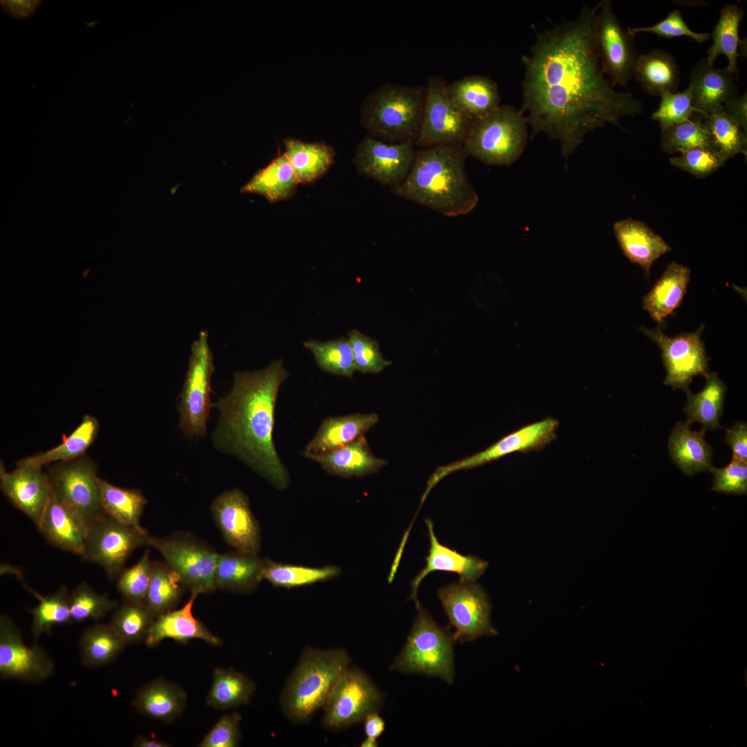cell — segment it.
<instances>
[{"label": "cell", "instance_id": "25", "mask_svg": "<svg viewBox=\"0 0 747 747\" xmlns=\"http://www.w3.org/2000/svg\"><path fill=\"white\" fill-rule=\"evenodd\" d=\"M191 593L187 602L181 608L170 610L156 617L151 624L144 640L147 647H156L165 639H172L187 644L192 639H200L212 646L221 645L219 638L213 634L192 613L197 597Z\"/></svg>", "mask_w": 747, "mask_h": 747}, {"label": "cell", "instance_id": "26", "mask_svg": "<svg viewBox=\"0 0 747 747\" xmlns=\"http://www.w3.org/2000/svg\"><path fill=\"white\" fill-rule=\"evenodd\" d=\"M303 456L317 462L330 474L359 477L375 473L388 461L375 456L365 436L337 449L322 453L303 452Z\"/></svg>", "mask_w": 747, "mask_h": 747}, {"label": "cell", "instance_id": "52", "mask_svg": "<svg viewBox=\"0 0 747 747\" xmlns=\"http://www.w3.org/2000/svg\"><path fill=\"white\" fill-rule=\"evenodd\" d=\"M356 371L362 374H378L391 365L380 351L378 342L357 329L347 332Z\"/></svg>", "mask_w": 747, "mask_h": 747}, {"label": "cell", "instance_id": "43", "mask_svg": "<svg viewBox=\"0 0 747 747\" xmlns=\"http://www.w3.org/2000/svg\"><path fill=\"white\" fill-rule=\"evenodd\" d=\"M342 571L336 566L310 567L283 564L264 560L263 579L277 587L292 589L326 581L338 576Z\"/></svg>", "mask_w": 747, "mask_h": 747}, {"label": "cell", "instance_id": "12", "mask_svg": "<svg viewBox=\"0 0 747 747\" xmlns=\"http://www.w3.org/2000/svg\"><path fill=\"white\" fill-rule=\"evenodd\" d=\"M147 546L155 548L165 562L179 576L181 583L197 595L212 593L217 588L214 571L218 553L196 539L174 535L165 537L150 536Z\"/></svg>", "mask_w": 747, "mask_h": 747}, {"label": "cell", "instance_id": "2", "mask_svg": "<svg viewBox=\"0 0 747 747\" xmlns=\"http://www.w3.org/2000/svg\"><path fill=\"white\" fill-rule=\"evenodd\" d=\"M288 376L282 360L255 371H237L230 393L213 403L220 413L214 446L234 454L275 488L284 490L290 475L273 441L279 390Z\"/></svg>", "mask_w": 747, "mask_h": 747}, {"label": "cell", "instance_id": "3", "mask_svg": "<svg viewBox=\"0 0 747 747\" xmlns=\"http://www.w3.org/2000/svg\"><path fill=\"white\" fill-rule=\"evenodd\" d=\"M463 146L418 149L413 165L394 195L447 216L468 214L479 201L468 178Z\"/></svg>", "mask_w": 747, "mask_h": 747}, {"label": "cell", "instance_id": "33", "mask_svg": "<svg viewBox=\"0 0 747 747\" xmlns=\"http://www.w3.org/2000/svg\"><path fill=\"white\" fill-rule=\"evenodd\" d=\"M448 91L456 105L472 121L500 105L498 85L488 76L463 77L448 84Z\"/></svg>", "mask_w": 747, "mask_h": 747}, {"label": "cell", "instance_id": "35", "mask_svg": "<svg viewBox=\"0 0 747 747\" xmlns=\"http://www.w3.org/2000/svg\"><path fill=\"white\" fill-rule=\"evenodd\" d=\"M633 76L649 95L676 92L680 83L679 66L670 53L660 48L637 56Z\"/></svg>", "mask_w": 747, "mask_h": 747}, {"label": "cell", "instance_id": "17", "mask_svg": "<svg viewBox=\"0 0 747 747\" xmlns=\"http://www.w3.org/2000/svg\"><path fill=\"white\" fill-rule=\"evenodd\" d=\"M558 427L557 420L547 417L520 427L480 452L437 468L427 481L421 499L425 500L434 486L452 472L477 468L514 452L542 449L556 438Z\"/></svg>", "mask_w": 747, "mask_h": 747}, {"label": "cell", "instance_id": "22", "mask_svg": "<svg viewBox=\"0 0 747 747\" xmlns=\"http://www.w3.org/2000/svg\"><path fill=\"white\" fill-rule=\"evenodd\" d=\"M739 78L726 68H719L702 58L689 75V85L695 113L703 118L719 105L738 96Z\"/></svg>", "mask_w": 747, "mask_h": 747}, {"label": "cell", "instance_id": "27", "mask_svg": "<svg viewBox=\"0 0 747 747\" xmlns=\"http://www.w3.org/2000/svg\"><path fill=\"white\" fill-rule=\"evenodd\" d=\"M614 232L625 257L649 276L653 263L671 247L646 223L631 218L616 221Z\"/></svg>", "mask_w": 747, "mask_h": 747}, {"label": "cell", "instance_id": "45", "mask_svg": "<svg viewBox=\"0 0 747 747\" xmlns=\"http://www.w3.org/2000/svg\"><path fill=\"white\" fill-rule=\"evenodd\" d=\"M304 347L313 355L318 367L324 372L352 378L356 371L349 339L340 337L324 342L308 340Z\"/></svg>", "mask_w": 747, "mask_h": 747}, {"label": "cell", "instance_id": "44", "mask_svg": "<svg viewBox=\"0 0 747 747\" xmlns=\"http://www.w3.org/2000/svg\"><path fill=\"white\" fill-rule=\"evenodd\" d=\"M184 586L178 574L165 562H153L152 573L144 605L156 618L172 610Z\"/></svg>", "mask_w": 747, "mask_h": 747}, {"label": "cell", "instance_id": "10", "mask_svg": "<svg viewBox=\"0 0 747 747\" xmlns=\"http://www.w3.org/2000/svg\"><path fill=\"white\" fill-rule=\"evenodd\" d=\"M425 86L424 111L418 136L414 142L416 147L463 145L473 121L451 98L444 77L430 75Z\"/></svg>", "mask_w": 747, "mask_h": 747}, {"label": "cell", "instance_id": "18", "mask_svg": "<svg viewBox=\"0 0 747 747\" xmlns=\"http://www.w3.org/2000/svg\"><path fill=\"white\" fill-rule=\"evenodd\" d=\"M416 151L413 142L391 143L367 135L358 143L353 163L358 174L373 179L393 192L409 174Z\"/></svg>", "mask_w": 747, "mask_h": 747}, {"label": "cell", "instance_id": "28", "mask_svg": "<svg viewBox=\"0 0 747 747\" xmlns=\"http://www.w3.org/2000/svg\"><path fill=\"white\" fill-rule=\"evenodd\" d=\"M379 421L376 413L329 417L320 424L304 452L322 453L347 445L363 436Z\"/></svg>", "mask_w": 747, "mask_h": 747}, {"label": "cell", "instance_id": "47", "mask_svg": "<svg viewBox=\"0 0 747 747\" xmlns=\"http://www.w3.org/2000/svg\"><path fill=\"white\" fill-rule=\"evenodd\" d=\"M661 129V147L667 154H681L695 148L714 150L706 122L695 115L686 121Z\"/></svg>", "mask_w": 747, "mask_h": 747}, {"label": "cell", "instance_id": "49", "mask_svg": "<svg viewBox=\"0 0 747 747\" xmlns=\"http://www.w3.org/2000/svg\"><path fill=\"white\" fill-rule=\"evenodd\" d=\"M154 619L144 603L124 601L116 609L109 625L126 644L138 643L145 640Z\"/></svg>", "mask_w": 747, "mask_h": 747}, {"label": "cell", "instance_id": "31", "mask_svg": "<svg viewBox=\"0 0 747 747\" xmlns=\"http://www.w3.org/2000/svg\"><path fill=\"white\" fill-rule=\"evenodd\" d=\"M690 279V269L676 261L670 263L650 291L643 299V308L659 324L679 306Z\"/></svg>", "mask_w": 747, "mask_h": 747}, {"label": "cell", "instance_id": "20", "mask_svg": "<svg viewBox=\"0 0 747 747\" xmlns=\"http://www.w3.org/2000/svg\"><path fill=\"white\" fill-rule=\"evenodd\" d=\"M211 511L224 540L236 551L258 553L259 527L241 490L234 488L221 493L213 501Z\"/></svg>", "mask_w": 747, "mask_h": 747}, {"label": "cell", "instance_id": "40", "mask_svg": "<svg viewBox=\"0 0 747 747\" xmlns=\"http://www.w3.org/2000/svg\"><path fill=\"white\" fill-rule=\"evenodd\" d=\"M256 690L255 683L233 669L216 668L207 697V705L216 710H228L248 704Z\"/></svg>", "mask_w": 747, "mask_h": 747}, {"label": "cell", "instance_id": "46", "mask_svg": "<svg viewBox=\"0 0 747 747\" xmlns=\"http://www.w3.org/2000/svg\"><path fill=\"white\" fill-rule=\"evenodd\" d=\"M703 119L708 128L713 148L726 160L739 154L746 156V131L725 113L722 105Z\"/></svg>", "mask_w": 747, "mask_h": 747}, {"label": "cell", "instance_id": "42", "mask_svg": "<svg viewBox=\"0 0 747 747\" xmlns=\"http://www.w3.org/2000/svg\"><path fill=\"white\" fill-rule=\"evenodd\" d=\"M126 645L110 625L98 624L89 627L80 640L82 663L91 668L106 665L119 656Z\"/></svg>", "mask_w": 747, "mask_h": 747}, {"label": "cell", "instance_id": "34", "mask_svg": "<svg viewBox=\"0 0 747 747\" xmlns=\"http://www.w3.org/2000/svg\"><path fill=\"white\" fill-rule=\"evenodd\" d=\"M744 16V12L738 2L725 4L721 8L719 20L710 35L712 43L706 57L708 62L713 64L719 55H725L728 60L726 68L738 78L737 59L740 56L746 57V39L741 40L739 37V24Z\"/></svg>", "mask_w": 747, "mask_h": 747}, {"label": "cell", "instance_id": "24", "mask_svg": "<svg viewBox=\"0 0 747 747\" xmlns=\"http://www.w3.org/2000/svg\"><path fill=\"white\" fill-rule=\"evenodd\" d=\"M427 527L430 548L426 557L425 566L412 581V593L409 598L415 602L418 599V587L423 580L434 571L456 573L460 580L475 582L486 571L488 563L477 556L464 555L439 542L434 531V523L430 519L425 520Z\"/></svg>", "mask_w": 747, "mask_h": 747}, {"label": "cell", "instance_id": "50", "mask_svg": "<svg viewBox=\"0 0 747 747\" xmlns=\"http://www.w3.org/2000/svg\"><path fill=\"white\" fill-rule=\"evenodd\" d=\"M69 605L73 621L82 622L103 618L116 607L117 602L107 593H96L82 582L69 594Z\"/></svg>", "mask_w": 747, "mask_h": 747}, {"label": "cell", "instance_id": "59", "mask_svg": "<svg viewBox=\"0 0 747 747\" xmlns=\"http://www.w3.org/2000/svg\"><path fill=\"white\" fill-rule=\"evenodd\" d=\"M42 3V1H1L4 12L17 19L31 17Z\"/></svg>", "mask_w": 747, "mask_h": 747}, {"label": "cell", "instance_id": "5", "mask_svg": "<svg viewBox=\"0 0 747 747\" xmlns=\"http://www.w3.org/2000/svg\"><path fill=\"white\" fill-rule=\"evenodd\" d=\"M426 95L423 85L386 82L370 91L360 109L367 135L391 143L413 142L421 128Z\"/></svg>", "mask_w": 747, "mask_h": 747}, {"label": "cell", "instance_id": "57", "mask_svg": "<svg viewBox=\"0 0 747 747\" xmlns=\"http://www.w3.org/2000/svg\"><path fill=\"white\" fill-rule=\"evenodd\" d=\"M241 715L237 712L223 715L204 736L199 747H235L241 739Z\"/></svg>", "mask_w": 747, "mask_h": 747}, {"label": "cell", "instance_id": "19", "mask_svg": "<svg viewBox=\"0 0 747 747\" xmlns=\"http://www.w3.org/2000/svg\"><path fill=\"white\" fill-rule=\"evenodd\" d=\"M55 665L37 645L28 646L12 618L0 617V674L4 679L39 683L53 676Z\"/></svg>", "mask_w": 747, "mask_h": 747}, {"label": "cell", "instance_id": "15", "mask_svg": "<svg viewBox=\"0 0 747 747\" xmlns=\"http://www.w3.org/2000/svg\"><path fill=\"white\" fill-rule=\"evenodd\" d=\"M593 37L600 64L613 86H625L633 77L637 58L634 37L625 30L609 0L596 5Z\"/></svg>", "mask_w": 747, "mask_h": 747}, {"label": "cell", "instance_id": "11", "mask_svg": "<svg viewBox=\"0 0 747 747\" xmlns=\"http://www.w3.org/2000/svg\"><path fill=\"white\" fill-rule=\"evenodd\" d=\"M437 596L455 631L454 642H470L498 634L493 627L492 605L484 589L476 581L459 580L438 589Z\"/></svg>", "mask_w": 747, "mask_h": 747}, {"label": "cell", "instance_id": "60", "mask_svg": "<svg viewBox=\"0 0 747 747\" xmlns=\"http://www.w3.org/2000/svg\"><path fill=\"white\" fill-rule=\"evenodd\" d=\"M365 739L361 743L362 747L378 746L377 739L385 729V722L378 712L369 714L363 720Z\"/></svg>", "mask_w": 747, "mask_h": 747}, {"label": "cell", "instance_id": "56", "mask_svg": "<svg viewBox=\"0 0 747 747\" xmlns=\"http://www.w3.org/2000/svg\"><path fill=\"white\" fill-rule=\"evenodd\" d=\"M714 476L712 490L719 493L746 495L747 463L732 459L726 467L710 469Z\"/></svg>", "mask_w": 747, "mask_h": 747}, {"label": "cell", "instance_id": "30", "mask_svg": "<svg viewBox=\"0 0 747 747\" xmlns=\"http://www.w3.org/2000/svg\"><path fill=\"white\" fill-rule=\"evenodd\" d=\"M706 431H692L690 425L679 422L668 440V451L672 461L688 476L709 471L713 450L704 439Z\"/></svg>", "mask_w": 747, "mask_h": 747}, {"label": "cell", "instance_id": "37", "mask_svg": "<svg viewBox=\"0 0 747 747\" xmlns=\"http://www.w3.org/2000/svg\"><path fill=\"white\" fill-rule=\"evenodd\" d=\"M299 184L292 165L283 153L259 169L241 192L259 194L270 203H277L292 198Z\"/></svg>", "mask_w": 747, "mask_h": 747}, {"label": "cell", "instance_id": "32", "mask_svg": "<svg viewBox=\"0 0 747 747\" xmlns=\"http://www.w3.org/2000/svg\"><path fill=\"white\" fill-rule=\"evenodd\" d=\"M264 566V560L258 553L219 554L214 571L216 588L240 593L252 591L263 580Z\"/></svg>", "mask_w": 747, "mask_h": 747}, {"label": "cell", "instance_id": "9", "mask_svg": "<svg viewBox=\"0 0 747 747\" xmlns=\"http://www.w3.org/2000/svg\"><path fill=\"white\" fill-rule=\"evenodd\" d=\"M385 694L361 668L349 665L333 686L324 707L322 725L339 730L355 725L384 705Z\"/></svg>", "mask_w": 747, "mask_h": 747}, {"label": "cell", "instance_id": "13", "mask_svg": "<svg viewBox=\"0 0 747 747\" xmlns=\"http://www.w3.org/2000/svg\"><path fill=\"white\" fill-rule=\"evenodd\" d=\"M149 537L145 529L125 525L104 514L90 525L80 556L101 566L111 579H116L132 552L147 545Z\"/></svg>", "mask_w": 747, "mask_h": 747}, {"label": "cell", "instance_id": "38", "mask_svg": "<svg viewBox=\"0 0 747 747\" xmlns=\"http://www.w3.org/2000/svg\"><path fill=\"white\" fill-rule=\"evenodd\" d=\"M704 388L697 394L686 391L687 402L683 407L689 425L699 423L702 429L714 430L723 428L719 419L723 410L726 387L715 372L709 373L706 377Z\"/></svg>", "mask_w": 747, "mask_h": 747}, {"label": "cell", "instance_id": "7", "mask_svg": "<svg viewBox=\"0 0 747 747\" xmlns=\"http://www.w3.org/2000/svg\"><path fill=\"white\" fill-rule=\"evenodd\" d=\"M527 118L521 110L499 105L474 120L463 144L467 156L490 165H510L527 142Z\"/></svg>", "mask_w": 747, "mask_h": 747}, {"label": "cell", "instance_id": "23", "mask_svg": "<svg viewBox=\"0 0 747 747\" xmlns=\"http://www.w3.org/2000/svg\"><path fill=\"white\" fill-rule=\"evenodd\" d=\"M37 527L53 546L80 555L90 524L77 510L52 494Z\"/></svg>", "mask_w": 747, "mask_h": 747}, {"label": "cell", "instance_id": "51", "mask_svg": "<svg viewBox=\"0 0 747 747\" xmlns=\"http://www.w3.org/2000/svg\"><path fill=\"white\" fill-rule=\"evenodd\" d=\"M152 567L153 562L149 558V551L147 550L135 565L124 569L117 578V589L124 601L144 603Z\"/></svg>", "mask_w": 747, "mask_h": 747}, {"label": "cell", "instance_id": "21", "mask_svg": "<svg viewBox=\"0 0 747 747\" xmlns=\"http://www.w3.org/2000/svg\"><path fill=\"white\" fill-rule=\"evenodd\" d=\"M0 487L12 504L37 526L52 495L46 472L21 460L7 472L1 461Z\"/></svg>", "mask_w": 747, "mask_h": 747}, {"label": "cell", "instance_id": "8", "mask_svg": "<svg viewBox=\"0 0 747 747\" xmlns=\"http://www.w3.org/2000/svg\"><path fill=\"white\" fill-rule=\"evenodd\" d=\"M214 371L208 334L202 331L191 347L188 369L178 404L179 428L187 436L204 437L207 433V422L213 407L210 395Z\"/></svg>", "mask_w": 747, "mask_h": 747}, {"label": "cell", "instance_id": "6", "mask_svg": "<svg viewBox=\"0 0 747 747\" xmlns=\"http://www.w3.org/2000/svg\"><path fill=\"white\" fill-rule=\"evenodd\" d=\"M415 605L417 614L412 629L390 670L437 677L452 684L455 676L452 634L436 624L419 600Z\"/></svg>", "mask_w": 747, "mask_h": 747}, {"label": "cell", "instance_id": "16", "mask_svg": "<svg viewBox=\"0 0 747 747\" xmlns=\"http://www.w3.org/2000/svg\"><path fill=\"white\" fill-rule=\"evenodd\" d=\"M703 329L704 326L701 324L694 332L670 337L663 332L660 324L656 329L639 328L661 351L666 370L665 385L686 391L694 376L706 378L710 373L708 358L701 338Z\"/></svg>", "mask_w": 747, "mask_h": 747}, {"label": "cell", "instance_id": "62", "mask_svg": "<svg viewBox=\"0 0 747 747\" xmlns=\"http://www.w3.org/2000/svg\"><path fill=\"white\" fill-rule=\"evenodd\" d=\"M133 746L136 747H169L168 743L154 738L138 735L135 739Z\"/></svg>", "mask_w": 747, "mask_h": 747}, {"label": "cell", "instance_id": "41", "mask_svg": "<svg viewBox=\"0 0 747 747\" xmlns=\"http://www.w3.org/2000/svg\"><path fill=\"white\" fill-rule=\"evenodd\" d=\"M100 501L105 514L125 525L143 529L140 519L147 499L138 489L116 486L100 478Z\"/></svg>", "mask_w": 747, "mask_h": 747}, {"label": "cell", "instance_id": "53", "mask_svg": "<svg viewBox=\"0 0 747 747\" xmlns=\"http://www.w3.org/2000/svg\"><path fill=\"white\" fill-rule=\"evenodd\" d=\"M660 97L659 105L651 119L657 121L661 128L686 121L695 114L688 88L680 92H667Z\"/></svg>", "mask_w": 747, "mask_h": 747}, {"label": "cell", "instance_id": "39", "mask_svg": "<svg viewBox=\"0 0 747 747\" xmlns=\"http://www.w3.org/2000/svg\"><path fill=\"white\" fill-rule=\"evenodd\" d=\"M100 429L98 419L85 414L80 424L57 446L21 459L24 462L42 468L44 465L68 461L85 455L96 439Z\"/></svg>", "mask_w": 747, "mask_h": 747}, {"label": "cell", "instance_id": "29", "mask_svg": "<svg viewBox=\"0 0 747 747\" xmlns=\"http://www.w3.org/2000/svg\"><path fill=\"white\" fill-rule=\"evenodd\" d=\"M186 702V693L178 685L156 679L138 691L133 706L142 715L169 723L181 715Z\"/></svg>", "mask_w": 747, "mask_h": 747}, {"label": "cell", "instance_id": "58", "mask_svg": "<svg viewBox=\"0 0 747 747\" xmlns=\"http://www.w3.org/2000/svg\"><path fill=\"white\" fill-rule=\"evenodd\" d=\"M725 441L732 450V459L747 463V424L737 422L727 430Z\"/></svg>", "mask_w": 747, "mask_h": 747}, {"label": "cell", "instance_id": "36", "mask_svg": "<svg viewBox=\"0 0 747 747\" xmlns=\"http://www.w3.org/2000/svg\"><path fill=\"white\" fill-rule=\"evenodd\" d=\"M287 156L299 183H312L324 176L333 165L335 152L324 142H308L293 138L284 140Z\"/></svg>", "mask_w": 747, "mask_h": 747}, {"label": "cell", "instance_id": "14", "mask_svg": "<svg viewBox=\"0 0 747 747\" xmlns=\"http://www.w3.org/2000/svg\"><path fill=\"white\" fill-rule=\"evenodd\" d=\"M97 469L95 462L85 454L50 464L46 472L53 495L77 510L90 525L105 514Z\"/></svg>", "mask_w": 747, "mask_h": 747}, {"label": "cell", "instance_id": "61", "mask_svg": "<svg viewBox=\"0 0 747 747\" xmlns=\"http://www.w3.org/2000/svg\"><path fill=\"white\" fill-rule=\"evenodd\" d=\"M725 113L747 132V93L734 98L722 105Z\"/></svg>", "mask_w": 747, "mask_h": 747}, {"label": "cell", "instance_id": "55", "mask_svg": "<svg viewBox=\"0 0 747 747\" xmlns=\"http://www.w3.org/2000/svg\"><path fill=\"white\" fill-rule=\"evenodd\" d=\"M627 31L632 37L640 33H652L665 38L688 37L699 44L710 38V34L708 33H696L691 30L678 9L671 11L664 19L656 24L645 27H628Z\"/></svg>", "mask_w": 747, "mask_h": 747}, {"label": "cell", "instance_id": "48", "mask_svg": "<svg viewBox=\"0 0 747 747\" xmlns=\"http://www.w3.org/2000/svg\"><path fill=\"white\" fill-rule=\"evenodd\" d=\"M39 600V605L30 609L33 616L32 633L35 642L41 635L50 634L55 625H67L73 620L69 605V593L66 587H61L56 592L42 596L30 589Z\"/></svg>", "mask_w": 747, "mask_h": 747}, {"label": "cell", "instance_id": "54", "mask_svg": "<svg viewBox=\"0 0 747 747\" xmlns=\"http://www.w3.org/2000/svg\"><path fill=\"white\" fill-rule=\"evenodd\" d=\"M726 159L717 151L695 148L670 159L672 166L698 178H706L723 166Z\"/></svg>", "mask_w": 747, "mask_h": 747}, {"label": "cell", "instance_id": "1", "mask_svg": "<svg viewBox=\"0 0 747 747\" xmlns=\"http://www.w3.org/2000/svg\"><path fill=\"white\" fill-rule=\"evenodd\" d=\"M596 6L584 4L578 17L536 32L530 54L522 55V112L534 135L559 141L564 158L589 132L643 113L631 93L614 89L602 71L593 37Z\"/></svg>", "mask_w": 747, "mask_h": 747}, {"label": "cell", "instance_id": "4", "mask_svg": "<svg viewBox=\"0 0 747 747\" xmlns=\"http://www.w3.org/2000/svg\"><path fill=\"white\" fill-rule=\"evenodd\" d=\"M343 648L307 647L288 678L280 697V706L291 722L302 724L323 708L333 686L350 665Z\"/></svg>", "mask_w": 747, "mask_h": 747}]
</instances>
